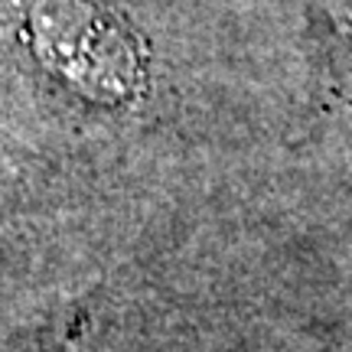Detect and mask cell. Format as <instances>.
<instances>
[{
	"label": "cell",
	"instance_id": "obj_1",
	"mask_svg": "<svg viewBox=\"0 0 352 352\" xmlns=\"http://www.w3.org/2000/svg\"><path fill=\"white\" fill-rule=\"evenodd\" d=\"M33 43L59 78L95 98H121L138 76L134 46L118 16L95 0H36Z\"/></svg>",
	"mask_w": 352,
	"mask_h": 352
},
{
	"label": "cell",
	"instance_id": "obj_2",
	"mask_svg": "<svg viewBox=\"0 0 352 352\" xmlns=\"http://www.w3.org/2000/svg\"><path fill=\"white\" fill-rule=\"evenodd\" d=\"M307 26L329 78L352 91V0H307Z\"/></svg>",
	"mask_w": 352,
	"mask_h": 352
}]
</instances>
